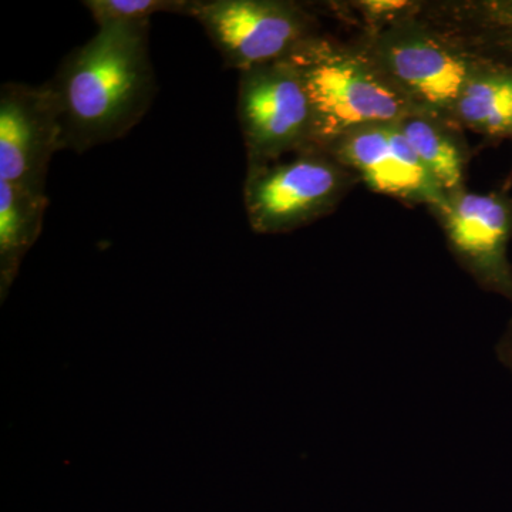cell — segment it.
Here are the masks:
<instances>
[{
    "mask_svg": "<svg viewBox=\"0 0 512 512\" xmlns=\"http://www.w3.org/2000/svg\"><path fill=\"white\" fill-rule=\"evenodd\" d=\"M148 33L150 23L101 28L60 64L47 83L62 150L82 154L119 140L146 116L157 92Z\"/></svg>",
    "mask_w": 512,
    "mask_h": 512,
    "instance_id": "1",
    "label": "cell"
},
{
    "mask_svg": "<svg viewBox=\"0 0 512 512\" xmlns=\"http://www.w3.org/2000/svg\"><path fill=\"white\" fill-rule=\"evenodd\" d=\"M288 59L308 94L316 150H326L357 128L399 123L414 114L365 43L346 46L318 35Z\"/></svg>",
    "mask_w": 512,
    "mask_h": 512,
    "instance_id": "2",
    "label": "cell"
},
{
    "mask_svg": "<svg viewBox=\"0 0 512 512\" xmlns=\"http://www.w3.org/2000/svg\"><path fill=\"white\" fill-rule=\"evenodd\" d=\"M365 45L414 113L456 124L460 94L488 60L451 33L406 15L376 29Z\"/></svg>",
    "mask_w": 512,
    "mask_h": 512,
    "instance_id": "3",
    "label": "cell"
},
{
    "mask_svg": "<svg viewBox=\"0 0 512 512\" xmlns=\"http://www.w3.org/2000/svg\"><path fill=\"white\" fill-rule=\"evenodd\" d=\"M359 178L328 151L293 154L291 160L248 167L245 210L256 234H285L335 210Z\"/></svg>",
    "mask_w": 512,
    "mask_h": 512,
    "instance_id": "4",
    "label": "cell"
},
{
    "mask_svg": "<svg viewBox=\"0 0 512 512\" xmlns=\"http://www.w3.org/2000/svg\"><path fill=\"white\" fill-rule=\"evenodd\" d=\"M184 16L200 23L225 66L239 73L288 59L318 36L311 13L284 0H190Z\"/></svg>",
    "mask_w": 512,
    "mask_h": 512,
    "instance_id": "5",
    "label": "cell"
},
{
    "mask_svg": "<svg viewBox=\"0 0 512 512\" xmlns=\"http://www.w3.org/2000/svg\"><path fill=\"white\" fill-rule=\"evenodd\" d=\"M238 119L248 167L313 148L311 104L289 59L239 73Z\"/></svg>",
    "mask_w": 512,
    "mask_h": 512,
    "instance_id": "6",
    "label": "cell"
},
{
    "mask_svg": "<svg viewBox=\"0 0 512 512\" xmlns=\"http://www.w3.org/2000/svg\"><path fill=\"white\" fill-rule=\"evenodd\" d=\"M434 214L461 268L483 291L512 302V195L507 188L485 194L461 188L447 194Z\"/></svg>",
    "mask_w": 512,
    "mask_h": 512,
    "instance_id": "7",
    "label": "cell"
},
{
    "mask_svg": "<svg viewBox=\"0 0 512 512\" xmlns=\"http://www.w3.org/2000/svg\"><path fill=\"white\" fill-rule=\"evenodd\" d=\"M62 150L59 110L49 83L0 89V181L46 194L53 154Z\"/></svg>",
    "mask_w": 512,
    "mask_h": 512,
    "instance_id": "8",
    "label": "cell"
},
{
    "mask_svg": "<svg viewBox=\"0 0 512 512\" xmlns=\"http://www.w3.org/2000/svg\"><path fill=\"white\" fill-rule=\"evenodd\" d=\"M323 151L379 194L424 204L433 212L446 201V192L420 163L399 123L357 128Z\"/></svg>",
    "mask_w": 512,
    "mask_h": 512,
    "instance_id": "9",
    "label": "cell"
},
{
    "mask_svg": "<svg viewBox=\"0 0 512 512\" xmlns=\"http://www.w3.org/2000/svg\"><path fill=\"white\" fill-rule=\"evenodd\" d=\"M456 121L490 141L511 138L512 66L488 59L461 92Z\"/></svg>",
    "mask_w": 512,
    "mask_h": 512,
    "instance_id": "10",
    "label": "cell"
},
{
    "mask_svg": "<svg viewBox=\"0 0 512 512\" xmlns=\"http://www.w3.org/2000/svg\"><path fill=\"white\" fill-rule=\"evenodd\" d=\"M46 194L0 181V292L2 301L18 276L22 259L42 232Z\"/></svg>",
    "mask_w": 512,
    "mask_h": 512,
    "instance_id": "11",
    "label": "cell"
},
{
    "mask_svg": "<svg viewBox=\"0 0 512 512\" xmlns=\"http://www.w3.org/2000/svg\"><path fill=\"white\" fill-rule=\"evenodd\" d=\"M399 124L407 143L441 190L450 194L464 188L468 150L458 124L417 113Z\"/></svg>",
    "mask_w": 512,
    "mask_h": 512,
    "instance_id": "12",
    "label": "cell"
},
{
    "mask_svg": "<svg viewBox=\"0 0 512 512\" xmlns=\"http://www.w3.org/2000/svg\"><path fill=\"white\" fill-rule=\"evenodd\" d=\"M468 43L485 59L512 66V2L474 6Z\"/></svg>",
    "mask_w": 512,
    "mask_h": 512,
    "instance_id": "13",
    "label": "cell"
},
{
    "mask_svg": "<svg viewBox=\"0 0 512 512\" xmlns=\"http://www.w3.org/2000/svg\"><path fill=\"white\" fill-rule=\"evenodd\" d=\"M190 0H86L96 25L101 28L114 25L150 23L156 13L183 15Z\"/></svg>",
    "mask_w": 512,
    "mask_h": 512,
    "instance_id": "14",
    "label": "cell"
},
{
    "mask_svg": "<svg viewBox=\"0 0 512 512\" xmlns=\"http://www.w3.org/2000/svg\"><path fill=\"white\" fill-rule=\"evenodd\" d=\"M497 356L500 362L512 373V319L508 323L507 330L497 345Z\"/></svg>",
    "mask_w": 512,
    "mask_h": 512,
    "instance_id": "15",
    "label": "cell"
},
{
    "mask_svg": "<svg viewBox=\"0 0 512 512\" xmlns=\"http://www.w3.org/2000/svg\"><path fill=\"white\" fill-rule=\"evenodd\" d=\"M510 140H512V133H511V138H510ZM511 183H512V171H511V175H510V177H508L507 185H505V187H504V188H507V190H508V187H510Z\"/></svg>",
    "mask_w": 512,
    "mask_h": 512,
    "instance_id": "16",
    "label": "cell"
}]
</instances>
